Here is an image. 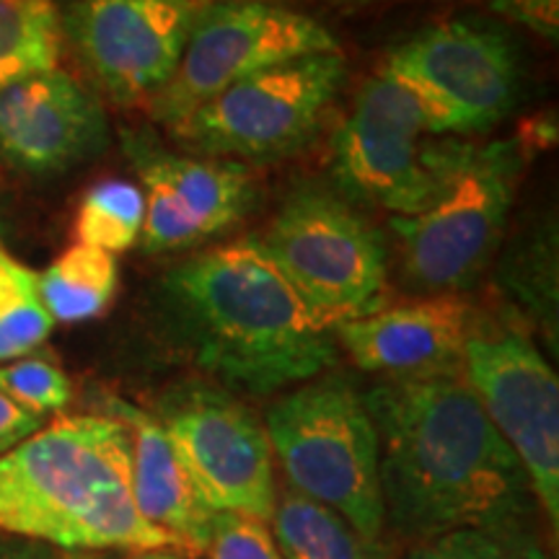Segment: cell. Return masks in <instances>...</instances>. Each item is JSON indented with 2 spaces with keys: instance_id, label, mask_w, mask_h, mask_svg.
<instances>
[{
  "instance_id": "cell-27",
  "label": "cell",
  "mask_w": 559,
  "mask_h": 559,
  "mask_svg": "<svg viewBox=\"0 0 559 559\" xmlns=\"http://www.w3.org/2000/svg\"><path fill=\"white\" fill-rule=\"evenodd\" d=\"M492 9L544 39L559 37V0H492Z\"/></svg>"
},
{
  "instance_id": "cell-30",
  "label": "cell",
  "mask_w": 559,
  "mask_h": 559,
  "mask_svg": "<svg viewBox=\"0 0 559 559\" xmlns=\"http://www.w3.org/2000/svg\"><path fill=\"white\" fill-rule=\"evenodd\" d=\"M132 559H194L187 551L164 547V549H151V551H140V555H132Z\"/></svg>"
},
{
  "instance_id": "cell-22",
  "label": "cell",
  "mask_w": 559,
  "mask_h": 559,
  "mask_svg": "<svg viewBox=\"0 0 559 559\" xmlns=\"http://www.w3.org/2000/svg\"><path fill=\"white\" fill-rule=\"evenodd\" d=\"M145 221L143 190L132 181L109 179L91 187L81 202L75 236L86 247L109 251H128L140 241Z\"/></svg>"
},
{
  "instance_id": "cell-9",
  "label": "cell",
  "mask_w": 559,
  "mask_h": 559,
  "mask_svg": "<svg viewBox=\"0 0 559 559\" xmlns=\"http://www.w3.org/2000/svg\"><path fill=\"white\" fill-rule=\"evenodd\" d=\"M340 52L317 19L270 0L207 3L187 41L177 73L148 102L153 120L174 128L234 83L309 58Z\"/></svg>"
},
{
  "instance_id": "cell-4",
  "label": "cell",
  "mask_w": 559,
  "mask_h": 559,
  "mask_svg": "<svg viewBox=\"0 0 559 559\" xmlns=\"http://www.w3.org/2000/svg\"><path fill=\"white\" fill-rule=\"evenodd\" d=\"M461 138L419 91L381 68L358 94L332 143V177L349 205L412 218L438 200Z\"/></svg>"
},
{
  "instance_id": "cell-23",
  "label": "cell",
  "mask_w": 559,
  "mask_h": 559,
  "mask_svg": "<svg viewBox=\"0 0 559 559\" xmlns=\"http://www.w3.org/2000/svg\"><path fill=\"white\" fill-rule=\"evenodd\" d=\"M52 326L37 275L0 249V362L32 353L50 337Z\"/></svg>"
},
{
  "instance_id": "cell-11",
  "label": "cell",
  "mask_w": 559,
  "mask_h": 559,
  "mask_svg": "<svg viewBox=\"0 0 559 559\" xmlns=\"http://www.w3.org/2000/svg\"><path fill=\"white\" fill-rule=\"evenodd\" d=\"M383 68L412 83L451 135H485L521 99V58L500 26L449 19L389 50Z\"/></svg>"
},
{
  "instance_id": "cell-25",
  "label": "cell",
  "mask_w": 559,
  "mask_h": 559,
  "mask_svg": "<svg viewBox=\"0 0 559 559\" xmlns=\"http://www.w3.org/2000/svg\"><path fill=\"white\" fill-rule=\"evenodd\" d=\"M0 394L19 407L45 417L60 412L70 402V381L55 362L45 358H24L0 366Z\"/></svg>"
},
{
  "instance_id": "cell-14",
  "label": "cell",
  "mask_w": 559,
  "mask_h": 559,
  "mask_svg": "<svg viewBox=\"0 0 559 559\" xmlns=\"http://www.w3.org/2000/svg\"><path fill=\"white\" fill-rule=\"evenodd\" d=\"M124 153L140 177L145 221L140 247L166 254L213 239L254 207L257 187L241 160L171 153L151 132H124Z\"/></svg>"
},
{
  "instance_id": "cell-31",
  "label": "cell",
  "mask_w": 559,
  "mask_h": 559,
  "mask_svg": "<svg viewBox=\"0 0 559 559\" xmlns=\"http://www.w3.org/2000/svg\"><path fill=\"white\" fill-rule=\"evenodd\" d=\"M342 5H373V3H394V0H334Z\"/></svg>"
},
{
  "instance_id": "cell-19",
  "label": "cell",
  "mask_w": 559,
  "mask_h": 559,
  "mask_svg": "<svg viewBox=\"0 0 559 559\" xmlns=\"http://www.w3.org/2000/svg\"><path fill=\"white\" fill-rule=\"evenodd\" d=\"M500 288L539 326L544 340L557 349L559 280H557V221L539 218L510 241L500 262Z\"/></svg>"
},
{
  "instance_id": "cell-13",
  "label": "cell",
  "mask_w": 559,
  "mask_h": 559,
  "mask_svg": "<svg viewBox=\"0 0 559 559\" xmlns=\"http://www.w3.org/2000/svg\"><path fill=\"white\" fill-rule=\"evenodd\" d=\"M205 0H75L62 21L117 104L151 102L177 73Z\"/></svg>"
},
{
  "instance_id": "cell-3",
  "label": "cell",
  "mask_w": 559,
  "mask_h": 559,
  "mask_svg": "<svg viewBox=\"0 0 559 559\" xmlns=\"http://www.w3.org/2000/svg\"><path fill=\"white\" fill-rule=\"evenodd\" d=\"M130 459L117 417L55 419L0 456V534L62 551L177 549L138 513Z\"/></svg>"
},
{
  "instance_id": "cell-26",
  "label": "cell",
  "mask_w": 559,
  "mask_h": 559,
  "mask_svg": "<svg viewBox=\"0 0 559 559\" xmlns=\"http://www.w3.org/2000/svg\"><path fill=\"white\" fill-rule=\"evenodd\" d=\"M207 559H283L270 523L239 513L215 515L205 549Z\"/></svg>"
},
{
  "instance_id": "cell-5",
  "label": "cell",
  "mask_w": 559,
  "mask_h": 559,
  "mask_svg": "<svg viewBox=\"0 0 559 559\" xmlns=\"http://www.w3.org/2000/svg\"><path fill=\"white\" fill-rule=\"evenodd\" d=\"M264 430L290 489L332 508L370 539H383L379 432L347 376L298 383L267 409Z\"/></svg>"
},
{
  "instance_id": "cell-12",
  "label": "cell",
  "mask_w": 559,
  "mask_h": 559,
  "mask_svg": "<svg viewBox=\"0 0 559 559\" xmlns=\"http://www.w3.org/2000/svg\"><path fill=\"white\" fill-rule=\"evenodd\" d=\"M464 379L528 474L536 506L559 526V381L519 330L479 326L466 342Z\"/></svg>"
},
{
  "instance_id": "cell-7",
  "label": "cell",
  "mask_w": 559,
  "mask_h": 559,
  "mask_svg": "<svg viewBox=\"0 0 559 559\" xmlns=\"http://www.w3.org/2000/svg\"><path fill=\"white\" fill-rule=\"evenodd\" d=\"M260 243L330 332L386 309V241L342 194L317 187L293 192Z\"/></svg>"
},
{
  "instance_id": "cell-28",
  "label": "cell",
  "mask_w": 559,
  "mask_h": 559,
  "mask_svg": "<svg viewBox=\"0 0 559 559\" xmlns=\"http://www.w3.org/2000/svg\"><path fill=\"white\" fill-rule=\"evenodd\" d=\"M41 428H45V417L19 407L9 396L0 394V456L16 449L21 440L34 436Z\"/></svg>"
},
{
  "instance_id": "cell-2",
  "label": "cell",
  "mask_w": 559,
  "mask_h": 559,
  "mask_svg": "<svg viewBox=\"0 0 559 559\" xmlns=\"http://www.w3.org/2000/svg\"><path fill=\"white\" fill-rule=\"evenodd\" d=\"M158 309L190 358L228 391L267 396L337 362L321 326L260 241L226 243L158 280Z\"/></svg>"
},
{
  "instance_id": "cell-24",
  "label": "cell",
  "mask_w": 559,
  "mask_h": 559,
  "mask_svg": "<svg viewBox=\"0 0 559 559\" xmlns=\"http://www.w3.org/2000/svg\"><path fill=\"white\" fill-rule=\"evenodd\" d=\"M407 559H549L531 526L456 528L412 547Z\"/></svg>"
},
{
  "instance_id": "cell-16",
  "label": "cell",
  "mask_w": 559,
  "mask_h": 559,
  "mask_svg": "<svg viewBox=\"0 0 559 559\" xmlns=\"http://www.w3.org/2000/svg\"><path fill=\"white\" fill-rule=\"evenodd\" d=\"M474 330L469 304L459 296H430L340 324L334 340L366 373L419 379L464 373L466 342Z\"/></svg>"
},
{
  "instance_id": "cell-21",
  "label": "cell",
  "mask_w": 559,
  "mask_h": 559,
  "mask_svg": "<svg viewBox=\"0 0 559 559\" xmlns=\"http://www.w3.org/2000/svg\"><path fill=\"white\" fill-rule=\"evenodd\" d=\"M62 21L52 0H0V91L58 68Z\"/></svg>"
},
{
  "instance_id": "cell-29",
  "label": "cell",
  "mask_w": 559,
  "mask_h": 559,
  "mask_svg": "<svg viewBox=\"0 0 559 559\" xmlns=\"http://www.w3.org/2000/svg\"><path fill=\"white\" fill-rule=\"evenodd\" d=\"M0 559H73V551H62L39 542H0Z\"/></svg>"
},
{
  "instance_id": "cell-8",
  "label": "cell",
  "mask_w": 559,
  "mask_h": 559,
  "mask_svg": "<svg viewBox=\"0 0 559 559\" xmlns=\"http://www.w3.org/2000/svg\"><path fill=\"white\" fill-rule=\"evenodd\" d=\"M345 75L340 52L283 62L234 83L169 130L185 148L205 158L293 156L317 138Z\"/></svg>"
},
{
  "instance_id": "cell-1",
  "label": "cell",
  "mask_w": 559,
  "mask_h": 559,
  "mask_svg": "<svg viewBox=\"0 0 559 559\" xmlns=\"http://www.w3.org/2000/svg\"><path fill=\"white\" fill-rule=\"evenodd\" d=\"M362 400L379 432L386 526L402 539L531 526L539 506L528 474L464 373L381 379Z\"/></svg>"
},
{
  "instance_id": "cell-15",
  "label": "cell",
  "mask_w": 559,
  "mask_h": 559,
  "mask_svg": "<svg viewBox=\"0 0 559 559\" xmlns=\"http://www.w3.org/2000/svg\"><path fill=\"white\" fill-rule=\"evenodd\" d=\"M102 104L62 70L0 91V160L24 174H60L104 151Z\"/></svg>"
},
{
  "instance_id": "cell-10",
  "label": "cell",
  "mask_w": 559,
  "mask_h": 559,
  "mask_svg": "<svg viewBox=\"0 0 559 559\" xmlns=\"http://www.w3.org/2000/svg\"><path fill=\"white\" fill-rule=\"evenodd\" d=\"M153 417L215 513L270 523L275 459L264 423L247 404L215 383L185 381L160 396Z\"/></svg>"
},
{
  "instance_id": "cell-18",
  "label": "cell",
  "mask_w": 559,
  "mask_h": 559,
  "mask_svg": "<svg viewBox=\"0 0 559 559\" xmlns=\"http://www.w3.org/2000/svg\"><path fill=\"white\" fill-rule=\"evenodd\" d=\"M270 531L283 559H391L386 542L360 534L332 508L290 487L277 492Z\"/></svg>"
},
{
  "instance_id": "cell-6",
  "label": "cell",
  "mask_w": 559,
  "mask_h": 559,
  "mask_svg": "<svg viewBox=\"0 0 559 559\" xmlns=\"http://www.w3.org/2000/svg\"><path fill=\"white\" fill-rule=\"evenodd\" d=\"M523 160L521 140H461L438 200L412 218H391L412 290L456 296L485 275L506 236Z\"/></svg>"
},
{
  "instance_id": "cell-17",
  "label": "cell",
  "mask_w": 559,
  "mask_h": 559,
  "mask_svg": "<svg viewBox=\"0 0 559 559\" xmlns=\"http://www.w3.org/2000/svg\"><path fill=\"white\" fill-rule=\"evenodd\" d=\"M107 415L120 419L130 432V492L138 513L169 536L179 551L205 555L218 513L202 498L158 419L122 400H109Z\"/></svg>"
},
{
  "instance_id": "cell-20",
  "label": "cell",
  "mask_w": 559,
  "mask_h": 559,
  "mask_svg": "<svg viewBox=\"0 0 559 559\" xmlns=\"http://www.w3.org/2000/svg\"><path fill=\"white\" fill-rule=\"evenodd\" d=\"M120 267L109 251L75 243L37 275L41 306L52 321L79 324L102 317L115 300Z\"/></svg>"
}]
</instances>
